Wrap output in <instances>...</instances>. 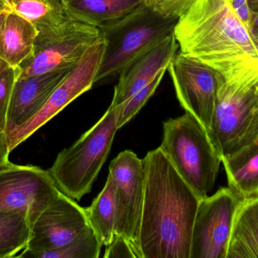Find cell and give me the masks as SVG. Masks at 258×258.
Segmentation results:
<instances>
[{
  "label": "cell",
  "instance_id": "6da1fadb",
  "mask_svg": "<svg viewBox=\"0 0 258 258\" xmlns=\"http://www.w3.org/2000/svg\"><path fill=\"white\" fill-rule=\"evenodd\" d=\"M144 199L140 230L141 258H189L200 199L160 148L142 159Z\"/></svg>",
  "mask_w": 258,
  "mask_h": 258
},
{
  "label": "cell",
  "instance_id": "7a4b0ae2",
  "mask_svg": "<svg viewBox=\"0 0 258 258\" xmlns=\"http://www.w3.org/2000/svg\"><path fill=\"white\" fill-rule=\"evenodd\" d=\"M174 34L180 53L225 80L258 71V44L228 0H196L177 20Z\"/></svg>",
  "mask_w": 258,
  "mask_h": 258
},
{
  "label": "cell",
  "instance_id": "3957f363",
  "mask_svg": "<svg viewBox=\"0 0 258 258\" xmlns=\"http://www.w3.org/2000/svg\"><path fill=\"white\" fill-rule=\"evenodd\" d=\"M258 71L231 80L221 75L209 138L221 160L258 139Z\"/></svg>",
  "mask_w": 258,
  "mask_h": 258
},
{
  "label": "cell",
  "instance_id": "277c9868",
  "mask_svg": "<svg viewBox=\"0 0 258 258\" xmlns=\"http://www.w3.org/2000/svg\"><path fill=\"white\" fill-rule=\"evenodd\" d=\"M159 148L200 200L215 187L221 158L201 123L189 112L164 122Z\"/></svg>",
  "mask_w": 258,
  "mask_h": 258
},
{
  "label": "cell",
  "instance_id": "5b68a950",
  "mask_svg": "<svg viewBox=\"0 0 258 258\" xmlns=\"http://www.w3.org/2000/svg\"><path fill=\"white\" fill-rule=\"evenodd\" d=\"M117 118V108L110 106L90 130L57 154L48 172L67 196L80 201L92 190L119 130Z\"/></svg>",
  "mask_w": 258,
  "mask_h": 258
},
{
  "label": "cell",
  "instance_id": "8992f818",
  "mask_svg": "<svg viewBox=\"0 0 258 258\" xmlns=\"http://www.w3.org/2000/svg\"><path fill=\"white\" fill-rule=\"evenodd\" d=\"M177 20L162 18L144 4L114 27L101 31L106 46L95 85L120 75L135 61L174 33Z\"/></svg>",
  "mask_w": 258,
  "mask_h": 258
},
{
  "label": "cell",
  "instance_id": "52a82bcc",
  "mask_svg": "<svg viewBox=\"0 0 258 258\" xmlns=\"http://www.w3.org/2000/svg\"><path fill=\"white\" fill-rule=\"evenodd\" d=\"M101 36L98 27L68 17L57 28L36 39L34 56L15 70V80L74 68Z\"/></svg>",
  "mask_w": 258,
  "mask_h": 258
},
{
  "label": "cell",
  "instance_id": "ba28073f",
  "mask_svg": "<svg viewBox=\"0 0 258 258\" xmlns=\"http://www.w3.org/2000/svg\"><path fill=\"white\" fill-rule=\"evenodd\" d=\"M242 198L230 187L200 200L189 258H226L232 229Z\"/></svg>",
  "mask_w": 258,
  "mask_h": 258
},
{
  "label": "cell",
  "instance_id": "9c48e42d",
  "mask_svg": "<svg viewBox=\"0 0 258 258\" xmlns=\"http://www.w3.org/2000/svg\"><path fill=\"white\" fill-rule=\"evenodd\" d=\"M109 175L114 185L116 234L125 238L141 258L139 238L144 199L142 160L130 150L122 151L110 163Z\"/></svg>",
  "mask_w": 258,
  "mask_h": 258
},
{
  "label": "cell",
  "instance_id": "30bf717a",
  "mask_svg": "<svg viewBox=\"0 0 258 258\" xmlns=\"http://www.w3.org/2000/svg\"><path fill=\"white\" fill-rule=\"evenodd\" d=\"M105 46V39L102 36L88 49L80 62L54 89L43 108L28 122L8 135L11 151L30 137L40 127H43L70 103L92 89L95 85V77L99 69Z\"/></svg>",
  "mask_w": 258,
  "mask_h": 258
},
{
  "label": "cell",
  "instance_id": "8fae6325",
  "mask_svg": "<svg viewBox=\"0 0 258 258\" xmlns=\"http://www.w3.org/2000/svg\"><path fill=\"white\" fill-rule=\"evenodd\" d=\"M62 192L48 171L33 165H0V212L26 210L31 224Z\"/></svg>",
  "mask_w": 258,
  "mask_h": 258
},
{
  "label": "cell",
  "instance_id": "7c38bea8",
  "mask_svg": "<svg viewBox=\"0 0 258 258\" xmlns=\"http://www.w3.org/2000/svg\"><path fill=\"white\" fill-rule=\"evenodd\" d=\"M177 99L209 131L221 74L194 58L177 51L168 71Z\"/></svg>",
  "mask_w": 258,
  "mask_h": 258
},
{
  "label": "cell",
  "instance_id": "4fadbf2b",
  "mask_svg": "<svg viewBox=\"0 0 258 258\" xmlns=\"http://www.w3.org/2000/svg\"><path fill=\"white\" fill-rule=\"evenodd\" d=\"M85 208L62 192L31 224L27 246L18 257H32L60 248L89 227Z\"/></svg>",
  "mask_w": 258,
  "mask_h": 258
},
{
  "label": "cell",
  "instance_id": "5bb4252c",
  "mask_svg": "<svg viewBox=\"0 0 258 258\" xmlns=\"http://www.w3.org/2000/svg\"><path fill=\"white\" fill-rule=\"evenodd\" d=\"M73 68L15 80L8 108L5 131L7 136L28 122L43 108L50 95Z\"/></svg>",
  "mask_w": 258,
  "mask_h": 258
},
{
  "label": "cell",
  "instance_id": "9a60e30c",
  "mask_svg": "<svg viewBox=\"0 0 258 258\" xmlns=\"http://www.w3.org/2000/svg\"><path fill=\"white\" fill-rule=\"evenodd\" d=\"M179 45L174 33L160 44L135 61L119 76L110 106L117 107L139 92L168 66L178 51Z\"/></svg>",
  "mask_w": 258,
  "mask_h": 258
},
{
  "label": "cell",
  "instance_id": "2e32d148",
  "mask_svg": "<svg viewBox=\"0 0 258 258\" xmlns=\"http://www.w3.org/2000/svg\"><path fill=\"white\" fill-rule=\"evenodd\" d=\"M70 18L98 27H114L144 6V0H60Z\"/></svg>",
  "mask_w": 258,
  "mask_h": 258
},
{
  "label": "cell",
  "instance_id": "e0dca14e",
  "mask_svg": "<svg viewBox=\"0 0 258 258\" xmlns=\"http://www.w3.org/2000/svg\"><path fill=\"white\" fill-rule=\"evenodd\" d=\"M39 32L33 23L12 12L0 23V59L14 70L33 57Z\"/></svg>",
  "mask_w": 258,
  "mask_h": 258
},
{
  "label": "cell",
  "instance_id": "ac0fdd59",
  "mask_svg": "<svg viewBox=\"0 0 258 258\" xmlns=\"http://www.w3.org/2000/svg\"><path fill=\"white\" fill-rule=\"evenodd\" d=\"M226 258H258V197L241 201Z\"/></svg>",
  "mask_w": 258,
  "mask_h": 258
},
{
  "label": "cell",
  "instance_id": "d6986e66",
  "mask_svg": "<svg viewBox=\"0 0 258 258\" xmlns=\"http://www.w3.org/2000/svg\"><path fill=\"white\" fill-rule=\"evenodd\" d=\"M222 163L228 187L242 199L258 197V139Z\"/></svg>",
  "mask_w": 258,
  "mask_h": 258
},
{
  "label": "cell",
  "instance_id": "ffe728a7",
  "mask_svg": "<svg viewBox=\"0 0 258 258\" xmlns=\"http://www.w3.org/2000/svg\"><path fill=\"white\" fill-rule=\"evenodd\" d=\"M85 211L89 226L101 243L106 247L110 245L116 235V225L114 185L110 175L104 189Z\"/></svg>",
  "mask_w": 258,
  "mask_h": 258
},
{
  "label": "cell",
  "instance_id": "44dd1931",
  "mask_svg": "<svg viewBox=\"0 0 258 258\" xmlns=\"http://www.w3.org/2000/svg\"><path fill=\"white\" fill-rule=\"evenodd\" d=\"M9 12L33 23L39 32L36 39L57 28L68 18L60 0H23L9 7Z\"/></svg>",
  "mask_w": 258,
  "mask_h": 258
},
{
  "label": "cell",
  "instance_id": "7402d4cb",
  "mask_svg": "<svg viewBox=\"0 0 258 258\" xmlns=\"http://www.w3.org/2000/svg\"><path fill=\"white\" fill-rule=\"evenodd\" d=\"M31 218L26 210L0 212V258L13 257L27 246Z\"/></svg>",
  "mask_w": 258,
  "mask_h": 258
},
{
  "label": "cell",
  "instance_id": "603a6c76",
  "mask_svg": "<svg viewBox=\"0 0 258 258\" xmlns=\"http://www.w3.org/2000/svg\"><path fill=\"white\" fill-rule=\"evenodd\" d=\"M102 246L89 226L63 246L39 253L34 258H98Z\"/></svg>",
  "mask_w": 258,
  "mask_h": 258
},
{
  "label": "cell",
  "instance_id": "cb8c5ba5",
  "mask_svg": "<svg viewBox=\"0 0 258 258\" xmlns=\"http://www.w3.org/2000/svg\"><path fill=\"white\" fill-rule=\"evenodd\" d=\"M166 71L167 70H163L159 72L145 87L116 107L118 109L117 127L119 130L129 122L145 106L150 97L156 92Z\"/></svg>",
  "mask_w": 258,
  "mask_h": 258
},
{
  "label": "cell",
  "instance_id": "d4e9b609",
  "mask_svg": "<svg viewBox=\"0 0 258 258\" xmlns=\"http://www.w3.org/2000/svg\"><path fill=\"white\" fill-rule=\"evenodd\" d=\"M196 0H144L150 10L162 18L178 19L183 16Z\"/></svg>",
  "mask_w": 258,
  "mask_h": 258
},
{
  "label": "cell",
  "instance_id": "484cf974",
  "mask_svg": "<svg viewBox=\"0 0 258 258\" xmlns=\"http://www.w3.org/2000/svg\"><path fill=\"white\" fill-rule=\"evenodd\" d=\"M15 78V71L12 68L0 75V133H6L8 108Z\"/></svg>",
  "mask_w": 258,
  "mask_h": 258
},
{
  "label": "cell",
  "instance_id": "4316f807",
  "mask_svg": "<svg viewBox=\"0 0 258 258\" xmlns=\"http://www.w3.org/2000/svg\"><path fill=\"white\" fill-rule=\"evenodd\" d=\"M104 258H139L132 244L123 236L115 235L113 241L106 248Z\"/></svg>",
  "mask_w": 258,
  "mask_h": 258
},
{
  "label": "cell",
  "instance_id": "83f0119b",
  "mask_svg": "<svg viewBox=\"0 0 258 258\" xmlns=\"http://www.w3.org/2000/svg\"><path fill=\"white\" fill-rule=\"evenodd\" d=\"M228 2L238 18L248 27L252 17V10L248 0H228Z\"/></svg>",
  "mask_w": 258,
  "mask_h": 258
},
{
  "label": "cell",
  "instance_id": "f1b7e54d",
  "mask_svg": "<svg viewBox=\"0 0 258 258\" xmlns=\"http://www.w3.org/2000/svg\"><path fill=\"white\" fill-rule=\"evenodd\" d=\"M9 142L6 133H0V165L9 162Z\"/></svg>",
  "mask_w": 258,
  "mask_h": 258
},
{
  "label": "cell",
  "instance_id": "f546056e",
  "mask_svg": "<svg viewBox=\"0 0 258 258\" xmlns=\"http://www.w3.org/2000/svg\"><path fill=\"white\" fill-rule=\"evenodd\" d=\"M248 29L253 39L258 44V9L252 10V17Z\"/></svg>",
  "mask_w": 258,
  "mask_h": 258
},
{
  "label": "cell",
  "instance_id": "4dcf8cb0",
  "mask_svg": "<svg viewBox=\"0 0 258 258\" xmlns=\"http://www.w3.org/2000/svg\"><path fill=\"white\" fill-rule=\"evenodd\" d=\"M9 68H10L9 65H8L5 61H3V59H0V75H1L5 71L9 69Z\"/></svg>",
  "mask_w": 258,
  "mask_h": 258
},
{
  "label": "cell",
  "instance_id": "1f68e13d",
  "mask_svg": "<svg viewBox=\"0 0 258 258\" xmlns=\"http://www.w3.org/2000/svg\"><path fill=\"white\" fill-rule=\"evenodd\" d=\"M23 1V0H3L5 6H6V9H7L8 12H9V7L13 6L15 3H18V2Z\"/></svg>",
  "mask_w": 258,
  "mask_h": 258
},
{
  "label": "cell",
  "instance_id": "d6a6232c",
  "mask_svg": "<svg viewBox=\"0 0 258 258\" xmlns=\"http://www.w3.org/2000/svg\"><path fill=\"white\" fill-rule=\"evenodd\" d=\"M248 3H249L251 10L258 9V0H248Z\"/></svg>",
  "mask_w": 258,
  "mask_h": 258
},
{
  "label": "cell",
  "instance_id": "836d02e7",
  "mask_svg": "<svg viewBox=\"0 0 258 258\" xmlns=\"http://www.w3.org/2000/svg\"><path fill=\"white\" fill-rule=\"evenodd\" d=\"M8 12V10L7 9H6V6H5L3 0H0V12Z\"/></svg>",
  "mask_w": 258,
  "mask_h": 258
},
{
  "label": "cell",
  "instance_id": "e575fe53",
  "mask_svg": "<svg viewBox=\"0 0 258 258\" xmlns=\"http://www.w3.org/2000/svg\"><path fill=\"white\" fill-rule=\"evenodd\" d=\"M7 12H0V23H1L2 20L4 18L5 15H6Z\"/></svg>",
  "mask_w": 258,
  "mask_h": 258
},
{
  "label": "cell",
  "instance_id": "d590c367",
  "mask_svg": "<svg viewBox=\"0 0 258 258\" xmlns=\"http://www.w3.org/2000/svg\"><path fill=\"white\" fill-rule=\"evenodd\" d=\"M257 90H258V83H257Z\"/></svg>",
  "mask_w": 258,
  "mask_h": 258
}]
</instances>
